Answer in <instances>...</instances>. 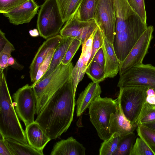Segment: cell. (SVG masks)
<instances>
[{
    "mask_svg": "<svg viewBox=\"0 0 155 155\" xmlns=\"http://www.w3.org/2000/svg\"><path fill=\"white\" fill-rule=\"evenodd\" d=\"M75 95L71 78L53 95L35 121L51 139L65 132L73 120Z\"/></svg>",
    "mask_w": 155,
    "mask_h": 155,
    "instance_id": "6da1fadb",
    "label": "cell"
},
{
    "mask_svg": "<svg viewBox=\"0 0 155 155\" xmlns=\"http://www.w3.org/2000/svg\"><path fill=\"white\" fill-rule=\"evenodd\" d=\"M115 34L114 49L120 63L129 53L147 27L127 0H114Z\"/></svg>",
    "mask_w": 155,
    "mask_h": 155,
    "instance_id": "7a4b0ae2",
    "label": "cell"
},
{
    "mask_svg": "<svg viewBox=\"0 0 155 155\" xmlns=\"http://www.w3.org/2000/svg\"><path fill=\"white\" fill-rule=\"evenodd\" d=\"M0 133L10 138L28 144L14 107L3 70H0Z\"/></svg>",
    "mask_w": 155,
    "mask_h": 155,
    "instance_id": "3957f363",
    "label": "cell"
},
{
    "mask_svg": "<svg viewBox=\"0 0 155 155\" xmlns=\"http://www.w3.org/2000/svg\"><path fill=\"white\" fill-rule=\"evenodd\" d=\"M73 67L71 62L67 65L61 63L47 77L32 84L37 100V115L55 92L71 78Z\"/></svg>",
    "mask_w": 155,
    "mask_h": 155,
    "instance_id": "277c9868",
    "label": "cell"
},
{
    "mask_svg": "<svg viewBox=\"0 0 155 155\" xmlns=\"http://www.w3.org/2000/svg\"><path fill=\"white\" fill-rule=\"evenodd\" d=\"M119 105L118 97L115 99L99 96L88 107L90 120L100 138L103 141L111 135L109 131L111 114L115 113Z\"/></svg>",
    "mask_w": 155,
    "mask_h": 155,
    "instance_id": "5b68a950",
    "label": "cell"
},
{
    "mask_svg": "<svg viewBox=\"0 0 155 155\" xmlns=\"http://www.w3.org/2000/svg\"><path fill=\"white\" fill-rule=\"evenodd\" d=\"M149 87L130 86L119 88L118 97L123 113L131 124L137 127Z\"/></svg>",
    "mask_w": 155,
    "mask_h": 155,
    "instance_id": "8992f818",
    "label": "cell"
},
{
    "mask_svg": "<svg viewBox=\"0 0 155 155\" xmlns=\"http://www.w3.org/2000/svg\"><path fill=\"white\" fill-rule=\"evenodd\" d=\"M64 23L56 0H45L40 7L37 21L40 36L46 40L58 35Z\"/></svg>",
    "mask_w": 155,
    "mask_h": 155,
    "instance_id": "52a82bcc",
    "label": "cell"
},
{
    "mask_svg": "<svg viewBox=\"0 0 155 155\" xmlns=\"http://www.w3.org/2000/svg\"><path fill=\"white\" fill-rule=\"evenodd\" d=\"M12 98L15 111L25 126L34 122L37 100L32 85L27 84L19 88Z\"/></svg>",
    "mask_w": 155,
    "mask_h": 155,
    "instance_id": "ba28073f",
    "label": "cell"
},
{
    "mask_svg": "<svg viewBox=\"0 0 155 155\" xmlns=\"http://www.w3.org/2000/svg\"><path fill=\"white\" fill-rule=\"evenodd\" d=\"M117 86H147L155 90V66L150 64L137 65L120 75Z\"/></svg>",
    "mask_w": 155,
    "mask_h": 155,
    "instance_id": "9c48e42d",
    "label": "cell"
},
{
    "mask_svg": "<svg viewBox=\"0 0 155 155\" xmlns=\"http://www.w3.org/2000/svg\"><path fill=\"white\" fill-rule=\"evenodd\" d=\"M94 20L104 37L113 45L115 34L114 0H97Z\"/></svg>",
    "mask_w": 155,
    "mask_h": 155,
    "instance_id": "30bf717a",
    "label": "cell"
},
{
    "mask_svg": "<svg viewBox=\"0 0 155 155\" xmlns=\"http://www.w3.org/2000/svg\"><path fill=\"white\" fill-rule=\"evenodd\" d=\"M154 28L152 25L147 26L124 60L120 64V75L132 68L142 64L148 52L153 38Z\"/></svg>",
    "mask_w": 155,
    "mask_h": 155,
    "instance_id": "8fae6325",
    "label": "cell"
},
{
    "mask_svg": "<svg viewBox=\"0 0 155 155\" xmlns=\"http://www.w3.org/2000/svg\"><path fill=\"white\" fill-rule=\"evenodd\" d=\"M97 27L94 19L87 21H81L76 12L65 22L59 33L62 37L76 39L83 44Z\"/></svg>",
    "mask_w": 155,
    "mask_h": 155,
    "instance_id": "7c38bea8",
    "label": "cell"
},
{
    "mask_svg": "<svg viewBox=\"0 0 155 155\" xmlns=\"http://www.w3.org/2000/svg\"><path fill=\"white\" fill-rule=\"evenodd\" d=\"M64 37L58 35L46 39L39 47L29 66L31 80L35 82L38 70L49 53L55 49Z\"/></svg>",
    "mask_w": 155,
    "mask_h": 155,
    "instance_id": "4fadbf2b",
    "label": "cell"
},
{
    "mask_svg": "<svg viewBox=\"0 0 155 155\" xmlns=\"http://www.w3.org/2000/svg\"><path fill=\"white\" fill-rule=\"evenodd\" d=\"M39 6L34 0H28L3 15L9 22L18 25L29 22L37 13Z\"/></svg>",
    "mask_w": 155,
    "mask_h": 155,
    "instance_id": "5bb4252c",
    "label": "cell"
},
{
    "mask_svg": "<svg viewBox=\"0 0 155 155\" xmlns=\"http://www.w3.org/2000/svg\"><path fill=\"white\" fill-rule=\"evenodd\" d=\"M118 97L119 105L116 112L110 115L109 131L111 135L117 132L121 136L124 137L134 133L137 127L132 125L124 114Z\"/></svg>",
    "mask_w": 155,
    "mask_h": 155,
    "instance_id": "9a60e30c",
    "label": "cell"
},
{
    "mask_svg": "<svg viewBox=\"0 0 155 155\" xmlns=\"http://www.w3.org/2000/svg\"><path fill=\"white\" fill-rule=\"evenodd\" d=\"M101 48L104 58L105 78H113L119 72L120 62L115 53L113 45L104 36Z\"/></svg>",
    "mask_w": 155,
    "mask_h": 155,
    "instance_id": "2e32d148",
    "label": "cell"
},
{
    "mask_svg": "<svg viewBox=\"0 0 155 155\" xmlns=\"http://www.w3.org/2000/svg\"><path fill=\"white\" fill-rule=\"evenodd\" d=\"M25 131L28 143L39 150L43 151L47 143L51 140L35 121L25 126Z\"/></svg>",
    "mask_w": 155,
    "mask_h": 155,
    "instance_id": "e0dca14e",
    "label": "cell"
},
{
    "mask_svg": "<svg viewBox=\"0 0 155 155\" xmlns=\"http://www.w3.org/2000/svg\"><path fill=\"white\" fill-rule=\"evenodd\" d=\"M101 93L99 83L93 82L89 83L80 94L76 101L77 117H80L95 99L100 96Z\"/></svg>",
    "mask_w": 155,
    "mask_h": 155,
    "instance_id": "ac0fdd59",
    "label": "cell"
},
{
    "mask_svg": "<svg viewBox=\"0 0 155 155\" xmlns=\"http://www.w3.org/2000/svg\"><path fill=\"white\" fill-rule=\"evenodd\" d=\"M85 148L73 137L55 143L51 155H85Z\"/></svg>",
    "mask_w": 155,
    "mask_h": 155,
    "instance_id": "d6986e66",
    "label": "cell"
},
{
    "mask_svg": "<svg viewBox=\"0 0 155 155\" xmlns=\"http://www.w3.org/2000/svg\"><path fill=\"white\" fill-rule=\"evenodd\" d=\"M74 39L64 37L63 41L55 49L48 70L38 82L48 76L61 64L69 46Z\"/></svg>",
    "mask_w": 155,
    "mask_h": 155,
    "instance_id": "ffe728a7",
    "label": "cell"
},
{
    "mask_svg": "<svg viewBox=\"0 0 155 155\" xmlns=\"http://www.w3.org/2000/svg\"><path fill=\"white\" fill-rule=\"evenodd\" d=\"M5 140L12 155H44L43 151L35 149L28 144L10 138H5Z\"/></svg>",
    "mask_w": 155,
    "mask_h": 155,
    "instance_id": "44dd1931",
    "label": "cell"
},
{
    "mask_svg": "<svg viewBox=\"0 0 155 155\" xmlns=\"http://www.w3.org/2000/svg\"><path fill=\"white\" fill-rule=\"evenodd\" d=\"M83 0H56L64 23L76 13Z\"/></svg>",
    "mask_w": 155,
    "mask_h": 155,
    "instance_id": "7402d4cb",
    "label": "cell"
},
{
    "mask_svg": "<svg viewBox=\"0 0 155 155\" xmlns=\"http://www.w3.org/2000/svg\"><path fill=\"white\" fill-rule=\"evenodd\" d=\"M97 0H84L76 13L79 19L83 21L94 19Z\"/></svg>",
    "mask_w": 155,
    "mask_h": 155,
    "instance_id": "603a6c76",
    "label": "cell"
},
{
    "mask_svg": "<svg viewBox=\"0 0 155 155\" xmlns=\"http://www.w3.org/2000/svg\"><path fill=\"white\" fill-rule=\"evenodd\" d=\"M123 137L117 132L112 134L108 138L103 141L99 150V155H114Z\"/></svg>",
    "mask_w": 155,
    "mask_h": 155,
    "instance_id": "cb8c5ba5",
    "label": "cell"
},
{
    "mask_svg": "<svg viewBox=\"0 0 155 155\" xmlns=\"http://www.w3.org/2000/svg\"><path fill=\"white\" fill-rule=\"evenodd\" d=\"M87 69V65L84 63L83 59L80 57L75 65L73 67L71 73V78L75 95L78 85L83 79Z\"/></svg>",
    "mask_w": 155,
    "mask_h": 155,
    "instance_id": "d4e9b609",
    "label": "cell"
},
{
    "mask_svg": "<svg viewBox=\"0 0 155 155\" xmlns=\"http://www.w3.org/2000/svg\"><path fill=\"white\" fill-rule=\"evenodd\" d=\"M85 73L94 83H99L105 79L104 68L93 60Z\"/></svg>",
    "mask_w": 155,
    "mask_h": 155,
    "instance_id": "484cf974",
    "label": "cell"
},
{
    "mask_svg": "<svg viewBox=\"0 0 155 155\" xmlns=\"http://www.w3.org/2000/svg\"><path fill=\"white\" fill-rule=\"evenodd\" d=\"M136 130L138 135L145 142L155 155V131L142 125H139Z\"/></svg>",
    "mask_w": 155,
    "mask_h": 155,
    "instance_id": "4316f807",
    "label": "cell"
},
{
    "mask_svg": "<svg viewBox=\"0 0 155 155\" xmlns=\"http://www.w3.org/2000/svg\"><path fill=\"white\" fill-rule=\"evenodd\" d=\"M136 137L134 133L123 137L114 155H129Z\"/></svg>",
    "mask_w": 155,
    "mask_h": 155,
    "instance_id": "83f0119b",
    "label": "cell"
},
{
    "mask_svg": "<svg viewBox=\"0 0 155 155\" xmlns=\"http://www.w3.org/2000/svg\"><path fill=\"white\" fill-rule=\"evenodd\" d=\"M129 155H155L145 142L140 137H137Z\"/></svg>",
    "mask_w": 155,
    "mask_h": 155,
    "instance_id": "f1b7e54d",
    "label": "cell"
},
{
    "mask_svg": "<svg viewBox=\"0 0 155 155\" xmlns=\"http://www.w3.org/2000/svg\"><path fill=\"white\" fill-rule=\"evenodd\" d=\"M104 37V35L98 27L94 36L91 54L87 65V69L93 61L94 56L96 53L101 48L103 43Z\"/></svg>",
    "mask_w": 155,
    "mask_h": 155,
    "instance_id": "f546056e",
    "label": "cell"
},
{
    "mask_svg": "<svg viewBox=\"0 0 155 155\" xmlns=\"http://www.w3.org/2000/svg\"><path fill=\"white\" fill-rule=\"evenodd\" d=\"M155 109V90L149 87L139 117L151 109Z\"/></svg>",
    "mask_w": 155,
    "mask_h": 155,
    "instance_id": "4dcf8cb0",
    "label": "cell"
},
{
    "mask_svg": "<svg viewBox=\"0 0 155 155\" xmlns=\"http://www.w3.org/2000/svg\"><path fill=\"white\" fill-rule=\"evenodd\" d=\"M96 29L82 44V51L80 57L83 59L84 63L87 65L91 55L93 39Z\"/></svg>",
    "mask_w": 155,
    "mask_h": 155,
    "instance_id": "1f68e13d",
    "label": "cell"
},
{
    "mask_svg": "<svg viewBox=\"0 0 155 155\" xmlns=\"http://www.w3.org/2000/svg\"><path fill=\"white\" fill-rule=\"evenodd\" d=\"M82 44L81 41L74 38L69 46L61 63L63 65H67L71 62L75 54Z\"/></svg>",
    "mask_w": 155,
    "mask_h": 155,
    "instance_id": "d6a6232c",
    "label": "cell"
},
{
    "mask_svg": "<svg viewBox=\"0 0 155 155\" xmlns=\"http://www.w3.org/2000/svg\"><path fill=\"white\" fill-rule=\"evenodd\" d=\"M15 50L13 45L9 41L0 52V68L4 70L8 67V61L11 53Z\"/></svg>",
    "mask_w": 155,
    "mask_h": 155,
    "instance_id": "836d02e7",
    "label": "cell"
},
{
    "mask_svg": "<svg viewBox=\"0 0 155 155\" xmlns=\"http://www.w3.org/2000/svg\"><path fill=\"white\" fill-rule=\"evenodd\" d=\"M128 3L140 16L142 20L146 23L147 16L144 0H127Z\"/></svg>",
    "mask_w": 155,
    "mask_h": 155,
    "instance_id": "e575fe53",
    "label": "cell"
},
{
    "mask_svg": "<svg viewBox=\"0 0 155 155\" xmlns=\"http://www.w3.org/2000/svg\"><path fill=\"white\" fill-rule=\"evenodd\" d=\"M28 0H0V13L8 12Z\"/></svg>",
    "mask_w": 155,
    "mask_h": 155,
    "instance_id": "d590c367",
    "label": "cell"
},
{
    "mask_svg": "<svg viewBox=\"0 0 155 155\" xmlns=\"http://www.w3.org/2000/svg\"><path fill=\"white\" fill-rule=\"evenodd\" d=\"M55 50H53L49 53L40 66L37 73L35 81L32 84H36L48 70Z\"/></svg>",
    "mask_w": 155,
    "mask_h": 155,
    "instance_id": "8d00e7d4",
    "label": "cell"
},
{
    "mask_svg": "<svg viewBox=\"0 0 155 155\" xmlns=\"http://www.w3.org/2000/svg\"><path fill=\"white\" fill-rule=\"evenodd\" d=\"M155 121V109H152L145 114L139 119L138 126L140 124Z\"/></svg>",
    "mask_w": 155,
    "mask_h": 155,
    "instance_id": "74e56055",
    "label": "cell"
},
{
    "mask_svg": "<svg viewBox=\"0 0 155 155\" xmlns=\"http://www.w3.org/2000/svg\"><path fill=\"white\" fill-rule=\"evenodd\" d=\"M0 155H12L5 140V137L0 133Z\"/></svg>",
    "mask_w": 155,
    "mask_h": 155,
    "instance_id": "f35d334b",
    "label": "cell"
},
{
    "mask_svg": "<svg viewBox=\"0 0 155 155\" xmlns=\"http://www.w3.org/2000/svg\"><path fill=\"white\" fill-rule=\"evenodd\" d=\"M101 66L104 68V52L102 48L100 49L95 54L93 60Z\"/></svg>",
    "mask_w": 155,
    "mask_h": 155,
    "instance_id": "ab89813d",
    "label": "cell"
},
{
    "mask_svg": "<svg viewBox=\"0 0 155 155\" xmlns=\"http://www.w3.org/2000/svg\"><path fill=\"white\" fill-rule=\"evenodd\" d=\"M9 41L5 36V34L1 30H0V52L1 51L6 43Z\"/></svg>",
    "mask_w": 155,
    "mask_h": 155,
    "instance_id": "60d3db41",
    "label": "cell"
},
{
    "mask_svg": "<svg viewBox=\"0 0 155 155\" xmlns=\"http://www.w3.org/2000/svg\"><path fill=\"white\" fill-rule=\"evenodd\" d=\"M140 125H142L155 131V121L147 123Z\"/></svg>",
    "mask_w": 155,
    "mask_h": 155,
    "instance_id": "b9f144b4",
    "label": "cell"
},
{
    "mask_svg": "<svg viewBox=\"0 0 155 155\" xmlns=\"http://www.w3.org/2000/svg\"><path fill=\"white\" fill-rule=\"evenodd\" d=\"M29 33L30 35L33 37H37L39 35L38 30L36 29L30 30Z\"/></svg>",
    "mask_w": 155,
    "mask_h": 155,
    "instance_id": "7bdbcfd3",
    "label": "cell"
},
{
    "mask_svg": "<svg viewBox=\"0 0 155 155\" xmlns=\"http://www.w3.org/2000/svg\"><path fill=\"white\" fill-rule=\"evenodd\" d=\"M16 62L15 59L11 56L9 58L8 61V66H14Z\"/></svg>",
    "mask_w": 155,
    "mask_h": 155,
    "instance_id": "ee69618b",
    "label": "cell"
}]
</instances>
